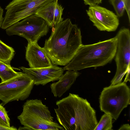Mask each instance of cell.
Here are the masks:
<instances>
[{
    "label": "cell",
    "mask_w": 130,
    "mask_h": 130,
    "mask_svg": "<svg viewBox=\"0 0 130 130\" xmlns=\"http://www.w3.org/2000/svg\"><path fill=\"white\" fill-rule=\"evenodd\" d=\"M55 0H13L6 7L1 28L6 29Z\"/></svg>",
    "instance_id": "8992f818"
},
{
    "label": "cell",
    "mask_w": 130,
    "mask_h": 130,
    "mask_svg": "<svg viewBox=\"0 0 130 130\" xmlns=\"http://www.w3.org/2000/svg\"><path fill=\"white\" fill-rule=\"evenodd\" d=\"M112 119L110 115L105 113L94 130H112Z\"/></svg>",
    "instance_id": "ac0fdd59"
},
{
    "label": "cell",
    "mask_w": 130,
    "mask_h": 130,
    "mask_svg": "<svg viewBox=\"0 0 130 130\" xmlns=\"http://www.w3.org/2000/svg\"><path fill=\"white\" fill-rule=\"evenodd\" d=\"M100 110L117 120L121 113L130 104V89L123 82L104 87L99 97Z\"/></svg>",
    "instance_id": "277c9868"
},
{
    "label": "cell",
    "mask_w": 130,
    "mask_h": 130,
    "mask_svg": "<svg viewBox=\"0 0 130 130\" xmlns=\"http://www.w3.org/2000/svg\"><path fill=\"white\" fill-rule=\"evenodd\" d=\"M112 5L118 17H122L125 10V6L123 0H109Z\"/></svg>",
    "instance_id": "d6986e66"
},
{
    "label": "cell",
    "mask_w": 130,
    "mask_h": 130,
    "mask_svg": "<svg viewBox=\"0 0 130 130\" xmlns=\"http://www.w3.org/2000/svg\"><path fill=\"white\" fill-rule=\"evenodd\" d=\"M117 38L114 37L96 43L81 45L64 70L78 71L90 67L104 66L115 57Z\"/></svg>",
    "instance_id": "3957f363"
},
{
    "label": "cell",
    "mask_w": 130,
    "mask_h": 130,
    "mask_svg": "<svg viewBox=\"0 0 130 130\" xmlns=\"http://www.w3.org/2000/svg\"><path fill=\"white\" fill-rule=\"evenodd\" d=\"M116 36L117 44L115 60L117 69L116 74L111 82V85L121 83L125 75L130 72L129 30L122 28L119 31Z\"/></svg>",
    "instance_id": "ba28073f"
},
{
    "label": "cell",
    "mask_w": 130,
    "mask_h": 130,
    "mask_svg": "<svg viewBox=\"0 0 130 130\" xmlns=\"http://www.w3.org/2000/svg\"><path fill=\"white\" fill-rule=\"evenodd\" d=\"M86 11L94 26L100 31H114L119 25L118 17L116 14L98 5L89 6Z\"/></svg>",
    "instance_id": "9c48e42d"
},
{
    "label": "cell",
    "mask_w": 130,
    "mask_h": 130,
    "mask_svg": "<svg viewBox=\"0 0 130 130\" xmlns=\"http://www.w3.org/2000/svg\"><path fill=\"white\" fill-rule=\"evenodd\" d=\"M102 0H92L94 5H98L102 3Z\"/></svg>",
    "instance_id": "cb8c5ba5"
},
{
    "label": "cell",
    "mask_w": 130,
    "mask_h": 130,
    "mask_svg": "<svg viewBox=\"0 0 130 130\" xmlns=\"http://www.w3.org/2000/svg\"><path fill=\"white\" fill-rule=\"evenodd\" d=\"M118 130H130V125L128 124H124Z\"/></svg>",
    "instance_id": "603a6c76"
},
{
    "label": "cell",
    "mask_w": 130,
    "mask_h": 130,
    "mask_svg": "<svg viewBox=\"0 0 130 130\" xmlns=\"http://www.w3.org/2000/svg\"><path fill=\"white\" fill-rule=\"evenodd\" d=\"M0 124L10 127V119L5 108L0 104Z\"/></svg>",
    "instance_id": "ffe728a7"
},
{
    "label": "cell",
    "mask_w": 130,
    "mask_h": 130,
    "mask_svg": "<svg viewBox=\"0 0 130 130\" xmlns=\"http://www.w3.org/2000/svg\"><path fill=\"white\" fill-rule=\"evenodd\" d=\"M49 26L42 19L35 14L28 17L6 29L9 36L17 35L26 39L28 42H37L48 31Z\"/></svg>",
    "instance_id": "52a82bcc"
},
{
    "label": "cell",
    "mask_w": 130,
    "mask_h": 130,
    "mask_svg": "<svg viewBox=\"0 0 130 130\" xmlns=\"http://www.w3.org/2000/svg\"><path fill=\"white\" fill-rule=\"evenodd\" d=\"M18 129L14 126L7 127L0 124V130H17Z\"/></svg>",
    "instance_id": "7402d4cb"
},
{
    "label": "cell",
    "mask_w": 130,
    "mask_h": 130,
    "mask_svg": "<svg viewBox=\"0 0 130 130\" xmlns=\"http://www.w3.org/2000/svg\"><path fill=\"white\" fill-rule=\"evenodd\" d=\"M21 124L30 130H64V128L57 123L43 119L22 116L17 117Z\"/></svg>",
    "instance_id": "9a60e30c"
},
{
    "label": "cell",
    "mask_w": 130,
    "mask_h": 130,
    "mask_svg": "<svg viewBox=\"0 0 130 130\" xmlns=\"http://www.w3.org/2000/svg\"><path fill=\"white\" fill-rule=\"evenodd\" d=\"M80 73L74 70H67L58 81L51 84V91L55 97L60 98L70 88Z\"/></svg>",
    "instance_id": "5bb4252c"
},
{
    "label": "cell",
    "mask_w": 130,
    "mask_h": 130,
    "mask_svg": "<svg viewBox=\"0 0 130 130\" xmlns=\"http://www.w3.org/2000/svg\"><path fill=\"white\" fill-rule=\"evenodd\" d=\"M33 80L23 72L0 83V100L4 104L13 101H24L30 95L34 86Z\"/></svg>",
    "instance_id": "5b68a950"
},
{
    "label": "cell",
    "mask_w": 130,
    "mask_h": 130,
    "mask_svg": "<svg viewBox=\"0 0 130 130\" xmlns=\"http://www.w3.org/2000/svg\"><path fill=\"white\" fill-rule=\"evenodd\" d=\"M21 72L15 71L10 65L0 60V77L1 82H3L19 74Z\"/></svg>",
    "instance_id": "2e32d148"
},
{
    "label": "cell",
    "mask_w": 130,
    "mask_h": 130,
    "mask_svg": "<svg viewBox=\"0 0 130 130\" xmlns=\"http://www.w3.org/2000/svg\"><path fill=\"white\" fill-rule=\"evenodd\" d=\"M53 28L42 48L52 64L65 66L82 44L80 30L69 18L58 23Z\"/></svg>",
    "instance_id": "6da1fadb"
},
{
    "label": "cell",
    "mask_w": 130,
    "mask_h": 130,
    "mask_svg": "<svg viewBox=\"0 0 130 130\" xmlns=\"http://www.w3.org/2000/svg\"><path fill=\"white\" fill-rule=\"evenodd\" d=\"M125 3L126 10L130 22V0H123Z\"/></svg>",
    "instance_id": "44dd1931"
},
{
    "label": "cell",
    "mask_w": 130,
    "mask_h": 130,
    "mask_svg": "<svg viewBox=\"0 0 130 130\" xmlns=\"http://www.w3.org/2000/svg\"><path fill=\"white\" fill-rule=\"evenodd\" d=\"M18 130H30L29 128L26 127L24 126L23 127H20Z\"/></svg>",
    "instance_id": "d4e9b609"
},
{
    "label": "cell",
    "mask_w": 130,
    "mask_h": 130,
    "mask_svg": "<svg viewBox=\"0 0 130 130\" xmlns=\"http://www.w3.org/2000/svg\"><path fill=\"white\" fill-rule=\"evenodd\" d=\"M15 54V51L0 40V60L10 65V62Z\"/></svg>",
    "instance_id": "e0dca14e"
},
{
    "label": "cell",
    "mask_w": 130,
    "mask_h": 130,
    "mask_svg": "<svg viewBox=\"0 0 130 130\" xmlns=\"http://www.w3.org/2000/svg\"><path fill=\"white\" fill-rule=\"evenodd\" d=\"M23 108V111L20 114L22 116L53 121V117L51 115L48 107L44 104L40 100H27Z\"/></svg>",
    "instance_id": "4fadbf2b"
},
{
    "label": "cell",
    "mask_w": 130,
    "mask_h": 130,
    "mask_svg": "<svg viewBox=\"0 0 130 130\" xmlns=\"http://www.w3.org/2000/svg\"><path fill=\"white\" fill-rule=\"evenodd\" d=\"M26 48L25 58L30 68L46 67L53 65L46 53L37 42H28Z\"/></svg>",
    "instance_id": "8fae6325"
},
{
    "label": "cell",
    "mask_w": 130,
    "mask_h": 130,
    "mask_svg": "<svg viewBox=\"0 0 130 130\" xmlns=\"http://www.w3.org/2000/svg\"><path fill=\"white\" fill-rule=\"evenodd\" d=\"M22 72L27 74L33 80L34 85L44 86L48 83L58 80L62 75L63 68L52 65L40 68H28L21 67Z\"/></svg>",
    "instance_id": "30bf717a"
},
{
    "label": "cell",
    "mask_w": 130,
    "mask_h": 130,
    "mask_svg": "<svg viewBox=\"0 0 130 130\" xmlns=\"http://www.w3.org/2000/svg\"><path fill=\"white\" fill-rule=\"evenodd\" d=\"M63 9L55 0L45 5L35 14L43 19L49 27H54L63 21L62 15Z\"/></svg>",
    "instance_id": "7c38bea8"
},
{
    "label": "cell",
    "mask_w": 130,
    "mask_h": 130,
    "mask_svg": "<svg viewBox=\"0 0 130 130\" xmlns=\"http://www.w3.org/2000/svg\"><path fill=\"white\" fill-rule=\"evenodd\" d=\"M56 0V1H57V2H58V0Z\"/></svg>",
    "instance_id": "484cf974"
},
{
    "label": "cell",
    "mask_w": 130,
    "mask_h": 130,
    "mask_svg": "<svg viewBox=\"0 0 130 130\" xmlns=\"http://www.w3.org/2000/svg\"><path fill=\"white\" fill-rule=\"evenodd\" d=\"M57 119L66 130H94L98 123L96 112L86 99L70 93L57 101Z\"/></svg>",
    "instance_id": "7a4b0ae2"
}]
</instances>
